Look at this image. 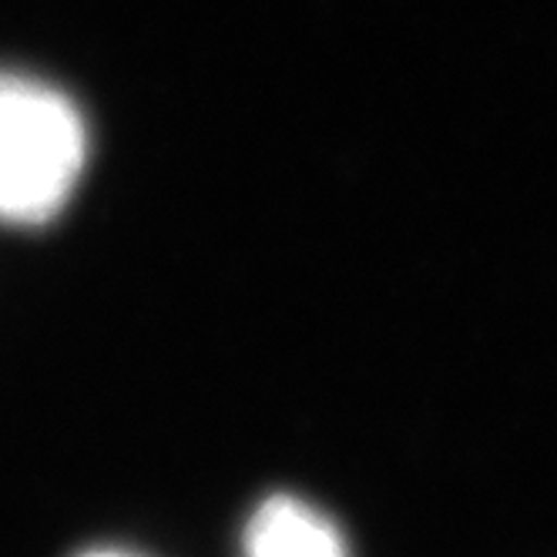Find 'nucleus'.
I'll use <instances>...</instances> for the list:
<instances>
[{"mask_svg":"<svg viewBox=\"0 0 557 557\" xmlns=\"http://www.w3.org/2000/svg\"><path fill=\"white\" fill-rule=\"evenodd\" d=\"M85 165V125L54 88L0 74V222H48Z\"/></svg>","mask_w":557,"mask_h":557,"instance_id":"f257e3e1","label":"nucleus"},{"mask_svg":"<svg viewBox=\"0 0 557 557\" xmlns=\"http://www.w3.org/2000/svg\"><path fill=\"white\" fill-rule=\"evenodd\" d=\"M246 557H349L339 531L296 497H269L246 528Z\"/></svg>","mask_w":557,"mask_h":557,"instance_id":"f03ea898","label":"nucleus"},{"mask_svg":"<svg viewBox=\"0 0 557 557\" xmlns=\"http://www.w3.org/2000/svg\"><path fill=\"white\" fill-rule=\"evenodd\" d=\"M85 557H128V554H114V550H98V554H85Z\"/></svg>","mask_w":557,"mask_h":557,"instance_id":"7ed1b4c3","label":"nucleus"}]
</instances>
